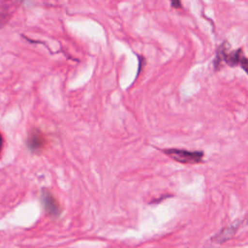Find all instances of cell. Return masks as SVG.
Masks as SVG:
<instances>
[{"instance_id":"7a4b0ae2","label":"cell","mask_w":248,"mask_h":248,"mask_svg":"<svg viewBox=\"0 0 248 248\" xmlns=\"http://www.w3.org/2000/svg\"><path fill=\"white\" fill-rule=\"evenodd\" d=\"M227 49H228V44L227 43H224L218 48V50L216 52V57H215V60H214L215 69H218L220 67V64H221L222 60H224L226 64H228L229 66H232V67L239 65V62H240L241 58L244 56L243 53H242V49L237 48V49L232 50L231 52H228Z\"/></svg>"},{"instance_id":"6da1fadb","label":"cell","mask_w":248,"mask_h":248,"mask_svg":"<svg viewBox=\"0 0 248 248\" xmlns=\"http://www.w3.org/2000/svg\"><path fill=\"white\" fill-rule=\"evenodd\" d=\"M162 151L172 160L181 164H199L203 158V152L200 150L191 151L179 148H168Z\"/></svg>"},{"instance_id":"277c9868","label":"cell","mask_w":248,"mask_h":248,"mask_svg":"<svg viewBox=\"0 0 248 248\" xmlns=\"http://www.w3.org/2000/svg\"><path fill=\"white\" fill-rule=\"evenodd\" d=\"M45 143H46V139L44 135L38 130L33 131L27 140V144L29 148L32 150H38L43 148Z\"/></svg>"},{"instance_id":"8992f818","label":"cell","mask_w":248,"mask_h":248,"mask_svg":"<svg viewBox=\"0 0 248 248\" xmlns=\"http://www.w3.org/2000/svg\"><path fill=\"white\" fill-rule=\"evenodd\" d=\"M239 65L241 66V68L244 70V72L248 75V58L243 56L239 62Z\"/></svg>"},{"instance_id":"3957f363","label":"cell","mask_w":248,"mask_h":248,"mask_svg":"<svg viewBox=\"0 0 248 248\" xmlns=\"http://www.w3.org/2000/svg\"><path fill=\"white\" fill-rule=\"evenodd\" d=\"M41 200H42V203L45 208V211L49 216L55 218L61 214L62 208H61L58 201L53 197V195L50 192H48L46 190H43Z\"/></svg>"},{"instance_id":"5b68a950","label":"cell","mask_w":248,"mask_h":248,"mask_svg":"<svg viewBox=\"0 0 248 248\" xmlns=\"http://www.w3.org/2000/svg\"><path fill=\"white\" fill-rule=\"evenodd\" d=\"M237 228H238V223L232 224V225L224 228L222 231H220L216 235H214V237L212 239L218 243H223L224 241H227L234 234Z\"/></svg>"},{"instance_id":"52a82bcc","label":"cell","mask_w":248,"mask_h":248,"mask_svg":"<svg viewBox=\"0 0 248 248\" xmlns=\"http://www.w3.org/2000/svg\"><path fill=\"white\" fill-rule=\"evenodd\" d=\"M171 6H172V8L180 9V8H181V3H180L179 1H177V2H171Z\"/></svg>"}]
</instances>
